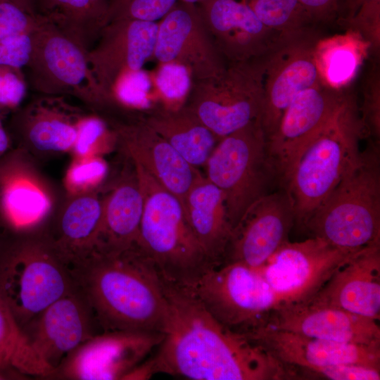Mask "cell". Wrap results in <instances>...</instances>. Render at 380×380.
<instances>
[{"label": "cell", "instance_id": "5b68a950", "mask_svg": "<svg viewBox=\"0 0 380 380\" xmlns=\"http://www.w3.org/2000/svg\"><path fill=\"white\" fill-rule=\"evenodd\" d=\"M364 137L359 109L350 93L298 157L283 186L293 205L295 223L304 227L355 160Z\"/></svg>", "mask_w": 380, "mask_h": 380}, {"label": "cell", "instance_id": "4dcf8cb0", "mask_svg": "<svg viewBox=\"0 0 380 380\" xmlns=\"http://www.w3.org/2000/svg\"><path fill=\"white\" fill-rule=\"evenodd\" d=\"M191 13L184 8L171 11L158 27L155 53L158 59L167 62L174 59L190 33L192 27Z\"/></svg>", "mask_w": 380, "mask_h": 380}, {"label": "cell", "instance_id": "4fadbf2b", "mask_svg": "<svg viewBox=\"0 0 380 380\" xmlns=\"http://www.w3.org/2000/svg\"><path fill=\"white\" fill-rule=\"evenodd\" d=\"M322 83L299 93L267 139L268 152L284 186L296 161L337 113L350 94Z\"/></svg>", "mask_w": 380, "mask_h": 380}, {"label": "cell", "instance_id": "f35d334b", "mask_svg": "<svg viewBox=\"0 0 380 380\" xmlns=\"http://www.w3.org/2000/svg\"><path fill=\"white\" fill-rule=\"evenodd\" d=\"M105 131L106 127L101 120L84 115L79 122L76 140L72 149L76 158L91 156Z\"/></svg>", "mask_w": 380, "mask_h": 380}, {"label": "cell", "instance_id": "9c48e42d", "mask_svg": "<svg viewBox=\"0 0 380 380\" xmlns=\"http://www.w3.org/2000/svg\"><path fill=\"white\" fill-rule=\"evenodd\" d=\"M30 37L25 68L33 89L42 95H72L87 104L96 100L100 88L86 51L44 17Z\"/></svg>", "mask_w": 380, "mask_h": 380}, {"label": "cell", "instance_id": "d590c367", "mask_svg": "<svg viewBox=\"0 0 380 380\" xmlns=\"http://www.w3.org/2000/svg\"><path fill=\"white\" fill-rule=\"evenodd\" d=\"M106 172L103 161L95 156L76 158L69 168L65 184L68 190L76 195L92 189L102 179Z\"/></svg>", "mask_w": 380, "mask_h": 380}, {"label": "cell", "instance_id": "e575fe53", "mask_svg": "<svg viewBox=\"0 0 380 380\" xmlns=\"http://www.w3.org/2000/svg\"><path fill=\"white\" fill-rule=\"evenodd\" d=\"M43 17L31 13L9 0H0V40L30 35Z\"/></svg>", "mask_w": 380, "mask_h": 380}, {"label": "cell", "instance_id": "f6af8a7d", "mask_svg": "<svg viewBox=\"0 0 380 380\" xmlns=\"http://www.w3.org/2000/svg\"><path fill=\"white\" fill-rule=\"evenodd\" d=\"M30 379V376L13 368L0 364V380H21Z\"/></svg>", "mask_w": 380, "mask_h": 380}, {"label": "cell", "instance_id": "8fae6325", "mask_svg": "<svg viewBox=\"0 0 380 380\" xmlns=\"http://www.w3.org/2000/svg\"><path fill=\"white\" fill-rule=\"evenodd\" d=\"M315 29L283 38L267 54L263 103L259 118L267 140L284 113L301 91L322 83L315 58Z\"/></svg>", "mask_w": 380, "mask_h": 380}, {"label": "cell", "instance_id": "60d3db41", "mask_svg": "<svg viewBox=\"0 0 380 380\" xmlns=\"http://www.w3.org/2000/svg\"><path fill=\"white\" fill-rule=\"evenodd\" d=\"M156 82L160 90L169 99L182 97L190 84L186 68L177 64L163 66L158 74Z\"/></svg>", "mask_w": 380, "mask_h": 380}, {"label": "cell", "instance_id": "7bdbcfd3", "mask_svg": "<svg viewBox=\"0 0 380 380\" xmlns=\"http://www.w3.org/2000/svg\"><path fill=\"white\" fill-rule=\"evenodd\" d=\"M310 23L329 25L337 20V0H299Z\"/></svg>", "mask_w": 380, "mask_h": 380}, {"label": "cell", "instance_id": "f546056e", "mask_svg": "<svg viewBox=\"0 0 380 380\" xmlns=\"http://www.w3.org/2000/svg\"><path fill=\"white\" fill-rule=\"evenodd\" d=\"M247 4L264 25L282 37L315 28L299 0H251Z\"/></svg>", "mask_w": 380, "mask_h": 380}, {"label": "cell", "instance_id": "8d00e7d4", "mask_svg": "<svg viewBox=\"0 0 380 380\" xmlns=\"http://www.w3.org/2000/svg\"><path fill=\"white\" fill-rule=\"evenodd\" d=\"M151 82L147 75L141 70L125 72L117 83V96L129 106L145 108L148 106V93Z\"/></svg>", "mask_w": 380, "mask_h": 380}, {"label": "cell", "instance_id": "b9f144b4", "mask_svg": "<svg viewBox=\"0 0 380 380\" xmlns=\"http://www.w3.org/2000/svg\"><path fill=\"white\" fill-rule=\"evenodd\" d=\"M31 48L30 35L0 40V65L22 70L29 61Z\"/></svg>", "mask_w": 380, "mask_h": 380}, {"label": "cell", "instance_id": "e0dca14e", "mask_svg": "<svg viewBox=\"0 0 380 380\" xmlns=\"http://www.w3.org/2000/svg\"><path fill=\"white\" fill-rule=\"evenodd\" d=\"M376 320L310 303L279 305L265 326L309 338L380 346Z\"/></svg>", "mask_w": 380, "mask_h": 380}, {"label": "cell", "instance_id": "f1b7e54d", "mask_svg": "<svg viewBox=\"0 0 380 380\" xmlns=\"http://www.w3.org/2000/svg\"><path fill=\"white\" fill-rule=\"evenodd\" d=\"M158 130L187 162L198 169L205 167L220 140L202 122L196 124L173 120L164 122Z\"/></svg>", "mask_w": 380, "mask_h": 380}, {"label": "cell", "instance_id": "ab89813d", "mask_svg": "<svg viewBox=\"0 0 380 380\" xmlns=\"http://www.w3.org/2000/svg\"><path fill=\"white\" fill-rule=\"evenodd\" d=\"M301 372L332 380L380 379V369L357 364H342Z\"/></svg>", "mask_w": 380, "mask_h": 380}, {"label": "cell", "instance_id": "7a4b0ae2", "mask_svg": "<svg viewBox=\"0 0 380 380\" xmlns=\"http://www.w3.org/2000/svg\"><path fill=\"white\" fill-rule=\"evenodd\" d=\"M69 270L102 331L162 333L167 311L164 278L137 246L95 251Z\"/></svg>", "mask_w": 380, "mask_h": 380}, {"label": "cell", "instance_id": "d6986e66", "mask_svg": "<svg viewBox=\"0 0 380 380\" xmlns=\"http://www.w3.org/2000/svg\"><path fill=\"white\" fill-rule=\"evenodd\" d=\"M65 99V96L42 95L23 110L20 129L33 151L52 153L72 149L84 114Z\"/></svg>", "mask_w": 380, "mask_h": 380}, {"label": "cell", "instance_id": "cb8c5ba5", "mask_svg": "<svg viewBox=\"0 0 380 380\" xmlns=\"http://www.w3.org/2000/svg\"><path fill=\"white\" fill-rule=\"evenodd\" d=\"M35 14L55 25L86 51L108 18L107 0H33Z\"/></svg>", "mask_w": 380, "mask_h": 380}, {"label": "cell", "instance_id": "44dd1931", "mask_svg": "<svg viewBox=\"0 0 380 380\" xmlns=\"http://www.w3.org/2000/svg\"><path fill=\"white\" fill-rule=\"evenodd\" d=\"M183 206L206 256L214 267L220 265L233 232L222 191L203 175L187 193Z\"/></svg>", "mask_w": 380, "mask_h": 380}, {"label": "cell", "instance_id": "7dc6e473", "mask_svg": "<svg viewBox=\"0 0 380 380\" xmlns=\"http://www.w3.org/2000/svg\"><path fill=\"white\" fill-rule=\"evenodd\" d=\"M23 9L31 13H34L33 8V0H9Z\"/></svg>", "mask_w": 380, "mask_h": 380}, {"label": "cell", "instance_id": "ee69618b", "mask_svg": "<svg viewBox=\"0 0 380 380\" xmlns=\"http://www.w3.org/2000/svg\"><path fill=\"white\" fill-rule=\"evenodd\" d=\"M372 1L380 0H337L336 23L351 18L362 5Z\"/></svg>", "mask_w": 380, "mask_h": 380}, {"label": "cell", "instance_id": "83f0119b", "mask_svg": "<svg viewBox=\"0 0 380 380\" xmlns=\"http://www.w3.org/2000/svg\"><path fill=\"white\" fill-rule=\"evenodd\" d=\"M0 364L45 379L52 372L34 350L11 311L0 297Z\"/></svg>", "mask_w": 380, "mask_h": 380}, {"label": "cell", "instance_id": "74e56055", "mask_svg": "<svg viewBox=\"0 0 380 380\" xmlns=\"http://www.w3.org/2000/svg\"><path fill=\"white\" fill-rule=\"evenodd\" d=\"M27 82L21 69L0 65V107L13 108L27 93Z\"/></svg>", "mask_w": 380, "mask_h": 380}, {"label": "cell", "instance_id": "4316f807", "mask_svg": "<svg viewBox=\"0 0 380 380\" xmlns=\"http://www.w3.org/2000/svg\"><path fill=\"white\" fill-rule=\"evenodd\" d=\"M1 205L11 224L18 230L35 229L46 216L50 201L44 191L21 173L6 176L1 189Z\"/></svg>", "mask_w": 380, "mask_h": 380}, {"label": "cell", "instance_id": "5bb4252c", "mask_svg": "<svg viewBox=\"0 0 380 380\" xmlns=\"http://www.w3.org/2000/svg\"><path fill=\"white\" fill-rule=\"evenodd\" d=\"M295 224L291 197L284 187L255 201L234 227L222 263L261 269L287 241Z\"/></svg>", "mask_w": 380, "mask_h": 380}, {"label": "cell", "instance_id": "7402d4cb", "mask_svg": "<svg viewBox=\"0 0 380 380\" xmlns=\"http://www.w3.org/2000/svg\"><path fill=\"white\" fill-rule=\"evenodd\" d=\"M125 151L132 162L141 165L160 185L184 200L203 175L160 135L137 132L126 137Z\"/></svg>", "mask_w": 380, "mask_h": 380}, {"label": "cell", "instance_id": "2e32d148", "mask_svg": "<svg viewBox=\"0 0 380 380\" xmlns=\"http://www.w3.org/2000/svg\"><path fill=\"white\" fill-rule=\"evenodd\" d=\"M246 335L296 372L342 364L380 369L379 346L309 338L267 326Z\"/></svg>", "mask_w": 380, "mask_h": 380}, {"label": "cell", "instance_id": "277c9868", "mask_svg": "<svg viewBox=\"0 0 380 380\" xmlns=\"http://www.w3.org/2000/svg\"><path fill=\"white\" fill-rule=\"evenodd\" d=\"M304 228L342 248L380 244L379 144L372 141L359 153Z\"/></svg>", "mask_w": 380, "mask_h": 380}, {"label": "cell", "instance_id": "52a82bcc", "mask_svg": "<svg viewBox=\"0 0 380 380\" xmlns=\"http://www.w3.org/2000/svg\"><path fill=\"white\" fill-rule=\"evenodd\" d=\"M204 167L223 194L233 229L255 201L280 184L259 120L222 138Z\"/></svg>", "mask_w": 380, "mask_h": 380}, {"label": "cell", "instance_id": "1f68e13d", "mask_svg": "<svg viewBox=\"0 0 380 380\" xmlns=\"http://www.w3.org/2000/svg\"><path fill=\"white\" fill-rule=\"evenodd\" d=\"M126 66L139 70L155 49L158 26L153 21L131 19L126 23Z\"/></svg>", "mask_w": 380, "mask_h": 380}, {"label": "cell", "instance_id": "bcb514c9", "mask_svg": "<svg viewBox=\"0 0 380 380\" xmlns=\"http://www.w3.org/2000/svg\"><path fill=\"white\" fill-rule=\"evenodd\" d=\"M9 139L8 134L4 129L0 120V154L3 153L8 148Z\"/></svg>", "mask_w": 380, "mask_h": 380}, {"label": "cell", "instance_id": "3957f363", "mask_svg": "<svg viewBox=\"0 0 380 380\" xmlns=\"http://www.w3.org/2000/svg\"><path fill=\"white\" fill-rule=\"evenodd\" d=\"M132 163L144 201L136 246L167 281L192 289L214 266L194 236L180 200Z\"/></svg>", "mask_w": 380, "mask_h": 380}, {"label": "cell", "instance_id": "836d02e7", "mask_svg": "<svg viewBox=\"0 0 380 380\" xmlns=\"http://www.w3.org/2000/svg\"><path fill=\"white\" fill-rule=\"evenodd\" d=\"M375 60L365 81L360 121L365 137H371L379 144L380 137V74Z\"/></svg>", "mask_w": 380, "mask_h": 380}, {"label": "cell", "instance_id": "d4e9b609", "mask_svg": "<svg viewBox=\"0 0 380 380\" xmlns=\"http://www.w3.org/2000/svg\"><path fill=\"white\" fill-rule=\"evenodd\" d=\"M368 54L366 43L350 31L319 38L315 58L322 83L338 90L348 89Z\"/></svg>", "mask_w": 380, "mask_h": 380}, {"label": "cell", "instance_id": "9a60e30c", "mask_svg": "<svg viewBox=\"0 0 380 380\" xmlns=\"http://www.w3.org/2000/svg\"><path fill=\"white\" fill-rule=\"evenodd\" d=\"M99 327L91 305L75 285L32 317L22 330L53 371L81 344L99 334Z\"/></svg>", "mask_w": 380, "mask_h": 380}, {"label": "cell", "instance_id": "8992f818", "mask_svg": "<svg viewBox=\"0 0 380 380\" xmlns=\"http://www.w3.org/2000/svg\"><path fill=\"white\" fill-rule=\"evenodd\" d=\"M33 231L0 248V297L21 329L75 286L45 232Z\"/></svg>", "mask_w": 380, "mask_h": 380}, {"label": "cell", "instance_id": "ba28073f", "mask_svg": "<svg viewBox=\"0 0 380 380\" xmlns=\"http://www.w3.org/2000/svg\"><path fill=\"white\" fill-rule=\"evenodd\" d=\"M191 290L221 324L243 334L265 326L279 305L260 270L239 262L211 268Z\"/></svg>", "mask_w": 380, "mask_h": 380}, {"label": "cell", "instance_id": "c3c4849f", "mask_svg": "<svg viewBox=\"0 0 380 380\" xmlns=\"http://www.w3.org/2000/svg\"><path fill=\"white\" fill-rule=\"evenodd\" d=\"M183 1H184L185 3H187V4H194V3H196L200 0H182Z\"/></svg>", "mask_w": 380, "mask_h": 380}, {"label": "cell", "instance_id": "d6a6232c", "mask_svg": "<svg viewBox=\"0 0 380 380\" xmlns=\"http://www.w3.org/2000/svg\"><path fill=\"white\" fill-rule=\"evenodd\" d=\"M346 30L357 34L368 46L369 54L379 56L380 49V1L366 2L350 19L338 22Z\"/></svg>", "mask_w": 380, "mask_h": 380}, {"label": "cell", "instance_id": "ffe728a7", "mask_svg": "<svg viewBox=\"0 0 380 380\" xmlns=\"http://www.w3.org/2000/svg\"><path fill=\"white\" fill-rule=\"evenodd\" d=\"M104 200L92 191L78 194L65 207L55 225L44 231L68 269L97 247Z\"/></svg>", "mask_w": 380, "mask_h": 380}, {"label": "cell", "instance_id": "30bf717a", "mask_svg": "<svg viewBox=\"0 0 380 380\" xmlns=\"http://www.w3.org/2000/svg\"><path fill=\"white\" fill-rule=\"evenodd\" d=\"M359 251L339 248L315 236L287 241L260 270L279 305L304 303Z\"/></svg>", "mask_w": 380, "mask_h": 380}, {"label": "cell", "instance_id": "6da1fadb", "mask_svg": "<svg viewBox=\"0 0 380 380\" xmlns=\"http://www.w3.org/2000/svg\"><path fill=\"white\" fill-rule=\"evenodd\" d=\"M163 339L146 361L151 374L194 380H283L298 377L267 349L221 324L190 289L164 278Z\"/></svg>", "mask_w": 380, "mask_h": 380}, {"label": "cell", "instance_id": "603a6c76", "mask_svg": "<svg viewBox=\"0 0 380 380\" xmlns=\"http://www.w3.org/2000/svg\"><path fill=\"white\" fill-rule=\"evenodd\" d=\"M143 203L134 172L121 180L104 199L102 228L95 251L120 252L135 246Z\"/></svg>", "mask_w": 380, "mask_h": 380}, {"label": "cell", "instance_id": "484cf974", "mask_svg": "<svg viewBox=\"0 0 380 380\" xmlns=\"http://www.w3.org/2000/svg\"><path fill=\"white\" fill-rule=\"evenodd\" d=\"M208 15L213 27L222 33L237 32L240 45L262 56L282 37L264 25L247 3L236 0H211Z\"/></svg>", "mask_w": 380, "mask_h": 380}, {"label": "cell", "instance_id": "7c38bea8", "mask_svg": "<svg viewBox=\"0 0 380 380\" xmlns=\"http://www.w3.org/2000/svg\"><path fill=\"white\" fill-rule=\"evenodd\" d=\"M163 333L108 331L70 353L46 379H126L163 339Z\"/></svg>", "mask_w": 380, "mask_h": 380}, {"label": "cell", "instance_id": "ac0fdd59", "mask_svg": "<svg viewBox=\"0 0 380 380\" xmlns=\"http://www.w3.org/2000/svg\"><path fill=\"white\" fill-rule=\"evenodd\" d=\"M380 319V244L365 247L341 266L308 301Z\"/></svg>", "mask_w": 380, "mask_h": 380}]
</instances>
